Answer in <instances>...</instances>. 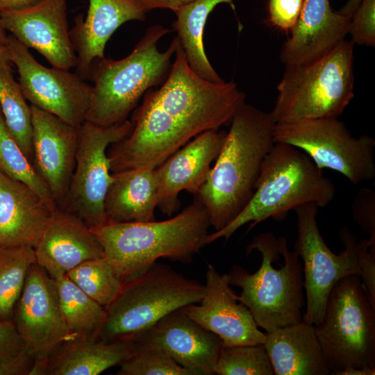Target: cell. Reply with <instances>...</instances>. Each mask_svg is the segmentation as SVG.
Returning a JSON list of instances; mask_svg holds the SVG:
<instances>
[{"label":"cell","instance_id":"cell-44","mask_svg":"<svg viewBox=\"0 0 375 375\" xmlns=\"http://www.w3.org/2000/svg\"><path fill=\"white\" fill-rule=\"evenodd\" d=\"M362 0H348L346 4L338 11L340 14L351 17Z\"/></svg>","mask_w":375,"mask_h":375},{"label":"cell","instance_id":"cell-32","mask_svg":"<svg viewBox=\"0 0 375 375\" xmlns=\"http://www.w3.org/2000/svg\"><path fill=\"white\" fill-rule=\"evenodd\" d=\"M66 275L104 308L115 300L124 285L105 257L88 260Z\"/></svg>","mask_w":375,"mask_h":375},{"label":"cell","instance_id":"cell-16","mask_svg":"<svg viewBox=\"0 0 375 375\" xmlns=\"http://www.w3.org/2000/svg\"><path fill=\"white\" fill-rule=\"evenodd\" d=\"M206 279L200 303L183 307V312L219 336L224 346L264 344L266 333L259 330L247 307L239 301L227 274H221L209 265Z\"/></svg>","mask_w":375,"mask_h":375},{"label":"cell","instance_id":"cell-14","mask_svg":"<svg viewBox=\"0 0 375 375\" xmlns=\"http://www.w3.org/2000/svg\"><path fill=\"white\" fill-rule=\"evenodd\" d=\"M12 320L35 358L33 365L76 338L62 314L55 280L36 262L28 270Z\"/></svg>","mask_w":375,"mask_h":375},{"label":"cell","instance_id":"cell-46","mask_svg":"<svg viewBox=\"0 0 375 375\" xmlns=\"http://www.w3.org/2000/svg\"><path fill=\"white\" fill-rule=\"evenodd\" d=\"M8 35L6 33V31L0 25V45L5 46L6 44Z\"/></svg>","mask_w":375,"mask_h":375},{"label":"cell","instance_id":"cell-12","mask_svg":"<svg viewBox=\"0 0 375 375\" xmlns=\"http://www.w3.org/2000/svg\"><path fill=\"white\" fill-rule=\"evenodd\" d=\"M131 128L128 119L108 126L85 121L79 126L75 168L59 209L90 228L107 222L104 202L112 181L108 149L128 136Z\"/></svg>","mask_w":375,"mask_h":375},{"label":"cell","instance_id":"cell-37","mask_svg":"<svg viewBox=\"0 0 375 375\" xmlns=\"http://www.w3.org/2000/svg\"><path fill=\"white\" fill-rule=\"evenodd\" d=\"M354 249L365 290L375 306V246H370L367 239L356 240Z\"/></svg>","mask_w":375,"mask_h":375},{"label":"cell","instance_id":"cell-19","mask_svg":"<svg viewBox=\"0 0 375 375\" xmlns=\"http://www.w3.org/2000/svg\"><path fill=\"white\" fill-rule=\"evenodd\" d=\"M137 340L157 344L192 375L214 374L223 346L219 336L192 319L182 308L165 315Z\"/></svg>","mask_w":375,"mask_h":375},{"label":"cell","instance_id":"cell-30","mask_svg":"<svg viewBox=\"0 0 375 375\" xmlns=\"http://www.w3.org/2000/svg\"><path fill=\"white\" fill-rule=\"evenodd\" d=\"M35 262L32 247L0 246V319H12L28 270Z\"/></svg>","mask_w":375,"mask_h":375},{"label":"cell","instance_id":"cell-10","mask_svg":"<svg viewBox=\"0 0 375 375\" xmlns=\"http://www.w3.org/2000/svg\"><path fill=\"white\" fill-rule=\"evenodd\" d=\"M274 141L300 149L319 169L340 173L353 185L375 176L374 139L367 135L353 136L336 117L276 123Z\"/></svg>","mask_w":375,"mask_h":375},{"label":"cell","instance_id":"cell-23","mask_svg":"<svg viewBox=\"0 0 375 375\" xmlns=\"http://www.w3.org/2000/svg\"><path fill=\"white\" fill-rule=\"evenodd\" d=\"M54 211L26 185L0 172V246L34 247Z\"/></svg>","mask_w":375,"mask_h":375},{"label":"cell","instance_id":"cell-40","mask_svg":"<svg viewBox=\"0 0 375 375\" xmlns=\"http://www.w3.org/2000/svg\"><path fill=\"white\" fill-rule=\"evenodd\" d=\"M34 361L33 355L26 349L15 358L0 363V375H30Z\"/></svg>","mask_w":375,"mask_h":375},{"label":"cell","instance_id":"cell-3","mask_svg":"<svg viewBox=\"0 0 375 375\" xmlns=\"http://www.w3.org/2000/svg\"><path fill=\"white\" fill-rule=\"evenodd\" d=\"M210 222L194 196L193 202L164 221L106 222L90 228L104 257L123 283L145 272L160 258L188 263L206 244Z\"/></svg>","mask_w":375,"mask_h":375},{"label":"cell","instance_id":"cell-11","mask_svg":"<svg viewBox=\"0 0 375 375\" xmlns=\"http://www.w3.org/2000/svg\"><path fill=\"white\" fill-rule=\"evenodd\" d=\"M318 206L306 203L294 209L297 237L294 251L303 261L306 311L303 321L316 325L323 317L327 298L335 283L348 275L360 276L354 249L356 235L347 227L339 231L344 249L333 253L325 243L317 226Z\"/></svg>","mask_w":375,"mask_h":375},{"label":"cell","instance_id":"cell-5","mask_svg":"<svg viewBox=\"0 0 375 375\" xmlns=\"http://www.w3.org/2000/svg\"><path fill=\"white\" fill-rule=\"evenodd\" d=\"M285 240L271 232L258 234L246 249L247 255L254 250L260 253L258 269L250 273L233 265L227 274L229 284L242 290L239 301L266 333L303 320L302 263L297 253L288 248Z\"/></svg>","mask_w":375,"mask_h":375},{"label":"cell","instance_id":"cell-6","mask_svg":"<svg viewBox=\"0 0 375 375\" xmlns=\"http://www.w3.org/2000/svg\"><path fill=\"white\" fill-rule=\"evenodd\" d=\"M170 29L162 25L149 27L132 52L120 60H96L89 78L93 83L85 121L102 126L123 122L138 106L145 92L167 78L178 43L175 37L166 51L158 42Z\"/></svg>","mask_w":375,"mask_h":375},{"label":"cell","instance_id":"cell-4","mask_svg":"<svg viewBox=\"0 0 375 375\" xmlns=\"http://www.w3.org/2000/svg\"><path fill=\"white\" fill-rule=\"evenodd\" d=\"M335 196L331 181L304 152L287 144L274 143L265 158L247 206L227 226L209 233L206 244L219 238L227 242L248 223L249 231L268 218L282 221L288 212L306 203L324 207Z\"/></svg>","mask_w":375,"mask_h":375},{"label":"cell","instance_id":"cell-38","mask_svg":"<svg viewBox=\"0 0 375 375\" xmlns=\"http://www.w3.org/2000/svg\"><path fill=\"white\" fill-rule=\"evenodd\" d=\"M303 0H269L271 24L283 31H291L299 17Z\"/></svg>","mask_w":375,"mask_h":375},{"label":"cell","instance_id":"cell-41","mask_svg":"<svg viewBox=\"0 0 375 375\" xmlns=\"http://www.w3.org/2000/svg\"><path fill=\"white\" fill-rule=\"evenodd\" d=\"M194 0H138L141 8L147 13L156 8L169 9L174 12Z\"/></svg>","mask_w":375,"mask_h":375},{"label":"cell","instance_id":"cell-27","mask_svg":"<svg viewBox=\"0 0 375 375\" xmlns=\"http://www.w3.org/2000/svg\"><path fill=\"white\" fill-rule=\"evenodd\" d=\"M220 3H228L234 7L233 0H194L174 12L176 19L172 23L192 70L203 79L215 83H222L225 81L208 59L203 44V33L208 16Z\"/></svg>","mask_w":375,"mask_h":375},{"label":"cell","instance_id":"cell-29","mask_svg":"<svg viewBox=\"0 0 375 375\" xmlns=\"http://www.w3.org/2000/svg\"><path fill=\"white\" fill-rule=\"evenodd\" d=\"M0 108L6 126L26 157L33 164L32 115L10 65L0 62Z\"/></svg>","mask_w":375,"mask_h":375},{"label":"cell","instance_id":"cell-42","mask_svg":"<svg viewBox=\"0 0 375 375\" xmlns=\"http://www.w3.org/2000/svg\"><path fill=\"white\" fill-rule=\"evenodd\" d=\"M41 0H0V12L31 6Z\"/></svg>","mask_w":375,"mask_h":375},{"label":"cell","instance_id":"cell-20","mask_svg":"<svg viewBox=\"0 0 375 375\" xmlns=\"http://www.w3.org/2000/svg\"><path fill=\"white\" fill-rule=\"evenodd\" d=\"M33 249L36 263L53 279L88 260L104 257L103 249L91 228L59 208Z\"/></svg>","mask_w":375,"mask_h":375},{"label":"cell","instance_id":"cell-34","mask_svg":"<svg viewBox=\"0 0 375 375\" xmlns=\"http://www.w3.org/2000/svg\"><path fill=\"white\" fill-rule=\"evenodd\" d=\"M213 371L219 375L274 374L263 344L223 345Z\"/></svg>","mask_w":375,"mask_h":375},{"label":"cell","instance_id":"cell-25","mask_svg":"<svg viewBox=\"0 0 375 375\" xmlns=\"http://www.w3.org/2000/svg\"><path fill=\"white\" fill-rule=\"evenodd\" d=\"M276 375H328L315 326L301 321L266 333L264 343Z\"/></svg>","mask_w":375,"mask_h":375},{"label":"cell","instance_id":"cell-33","mask_svg":"<svg viewBox=\"0 0 375 375\" xmlns=\"http://www.w3.org/2000/svg\"><path fill=\"white\" fill-rule=\"evenodd\" d=\"M118 375H192L157 344L134 341L130 357L120 365Z\"/></svg>","mask_w":375,"mask_h":375},{"label":"cell","instance_id":"cell-7","mask_svg":"<svg viewBox=\"0 0 375 375\" xmlns=\"http://www.w3.org/2000/svg\"><path fill=\"white\" fill-rule=\"evenodd\" d=\"M354 44L344 40L317 59L285 66L270 112L274 122L338 118L354 96Z\"/></svg>","mask_w":375,"mask_h":375},{"label":"cell","instance_id":"cell-2","mask_svg":"<svg viewBox=\"0 0 375 375\" xmlns=\"http://www.w3.org/2000/svg\"><path fill=\"white\" fill-rule=\"evenodd\" d=\"M231 127L206 182L194 195L205 206L210 225L219 231L251 199L261 166L275 143L270 112L244 103Z\"/></svg>","mask_w":375,"mask_h":375},{"label":"cell","instance_id":"cell-15","mask_svg":"<svg viewBox=\"0 0 375 375\" xmlns=\"http://www.w3.org/2000/svg\"><path fill=\"white\" fill-rule=\"evenodd\" d=\"M67 0H41L29 7L0 12V25L28 49L42 55L52 67H76L70 38Z\"/></svg>","mask_w":375,"mask_h":375},{"label":"cell","instance_id":"cell-13","mask_svg":"<svg viewBox=\"0 0 375 375\" xmlns=\"http://www.w3.org/2000/svg\"><path fill=\"white\" fill-rule=\"evenodd\" d=\"M19 74V83L31 105L49 112L64 122L80 126L88 110L92 85L77 73L47 67L12 35L5 45Z\"/></svg>","mask_w":375,"mask_h":375},{"label":"cell","instance_id":"cell-43","mask_svg":"<svg viewBox=\"0 0 375 375\" xmlns=\"http://www.w3.org/2000/svg\"><path fill=\"white\" fill-rule=\"evenodd\" d=\"M375 368L365 367L362 368L347 367L336 373L335 375H374Z\"/></svg>","mask_w":375,"mask_h":375},{"label":"cell","instance_id":"cell-31","mask_svg":"<svg viewBox=\"0 0 375 375\" xmlns=\"http://www.w3.org/2000/svg\"><path fill=\"white\" fill-rule=\"evenodd\" d=\"M0 172L33 190L52 210L58 206L51 192L9 132L0 108Z\"/></svg>","mask_w":375,"mask_h":375},{"label":"cell","instance_id":"cell-18","mask_svg":"<svg viewBox=\"0 0 375 375\" xmlns=\"http://www.w3.org/2000/svg\"><path fill=\"white\" fill-rule=\"evenodd\" d=\"M33 165L56 203H62L75 168L79 126L30 105Z\"/></svg>","mask_w":375,"mask_h":375},{"label":"cell","instance_id":"cell-45","mask_svg":"<svg viewBox=\"0 0 375 375\" xmlns=\"http://www.w3.org/2000/svg\"><path fill=\"white\" fill-rule=\"evenodd\" d=\"M0 62L10 65V55L6 46L0 45Z\"/></svg>","mask_w":375,"mask_h":375},{"label":"cell","instance_id":"cell-8","mask_svg":"<svg viewBox=\"0 0 375 375\" xmlns=\"http://www.w3.org/2000/svg\"><path fill=\"white\" fill-rule=\"evenodd\" d=\"M205 290L204 284L156 262L124 283L117 297L105 308L97 338L134 341L167 314L200 303Z\"/></svg>","mask_w":375,"mask_h":375},{"label":"cell","instance_id":"cell-26","mask_svg":"<svg viewBox=\"0 0 375 375\" xmlns=\"http://www.w3.org/2000/svg\"><path fill=\"white\" fill-rule=\"evenodd\" d=\"M158 203L155 169H133L112 173L104 202L107 222L155 221Z\"/></svg>","mask_w":375,"mask_h":375},{"label":"cell","instance_id":"cell-1","mask_svg":"<svg viewBox=\"0 0 375 375\" xmlns=\"http://www.w3.org/2000/svg\"><path fill=\"white\" fill-rule=\"evenodd\" d=\"M244 103L233 81L215 83L194 72L178 42L167 78L145 92L128 136L109 147L111 173L155 169L192 138L231 123Z\"/></svg>","mask_w":375,"mask_h":375},{"label":"cell","instance_id":"cell-24","mask_svg":"<svg viewBox=\"0 0 375 375\" xmlns=\"http://www.w3.org/2000/svg\"><path fill=\"white\" fill-rule=\"evenodd\" d=\"M134 341L78 338L61 345L30 375H97L120 365L133 352Z\"/></svg>","mask_w":375,"mask_h":375},{"label":"cell","instance_id":"cell-21","mask_svg":"<svg viewBox=\"0 0 375 375\" xmlns=\"http://www.w3.org/2000/svg\"><path fill=\"white\" fill-rule=\"evenodd\" d=\"M350 20L333 11L329 0H303L291 36L282 46L281 60L288 66L322 57L345 40Z\"/></svg>","mask_w":375,"mask_h":375},{"label":"cell","instance_id":"cell-35","mask_svg":"<svg viewBox=\"0 0 375 375\" xmlns=\"http://www.w3.org/2000/svg\"><path fill=\"white\" fill-rule=\"evenodd\" d=\"M349 33L354 44H375V0H362L351 17Z\"/></svg>","mask_w":375,"mask_h":375},{"label":"cell","instance_id":"cell-28","mask_svg":"<svg viewBox=\"0 0 375 375\" xmlns=\"http://www.w3.org/2000/svg\"><path fill=\"white\" fill-rule=\"evenodd\" d=\"M54 280L60 310L70 331L76 338H97L106 317L105 308L66 274Z\"/></svg>","mask_w":375,"mask_h":375},{"label":"cell","instance_id":"cell-9","mask_svg":"<svg viewBox=\"0 0 375 375\" xmlns=\"http://www.w3.org/2000/svg\"><path fill=\"white\" fill-rule=\"evenodd\" d=\"M315 331L331 374L347 367L375 368V306L358 275L335 283Z\"/></svg>","mask_w":375,"mask_h":375},{"label":"cell","instance_id":"cell-17","mask_svg":"<svg viewBox=\"0 0 375 375\" xmlns=\"http://www.w3.org/2000/svg\"><path fill=\"white\" fill-rule=\"evenodd\" d=\"M226 132L206 131L186 143L155 169L158 207L172 216L180 207L178 194L185 190L197 195L207 181L211 164L216 160Z\"/></svg>","mask_w":375,"mask_h":375},{"label":"cell","instance_id":"cell-22","mask_svg":"<svg viewBox=\"0 0 375 375\" xmlns=\"http://www.w3.org/2000/svg\"><path fill=\"white\" fill-rule=\"evenodd\" d=\"M146 12L138 0H89L85 18L79 15L69 31L77 57V74L88 78L93 63L105 57L106 43L123 24L143 21Z\"/></svg>","mask_w":375,"mask_h":375},{"label":"cell","instance_id":"cell-39","mask_svg":"<svg viewBox=\"0 0 375 375\" xmlns=\"http://www.w3.org/2000/svg\"><path fill=\"white\" fill-rule=\"evenodd\" d=\"M26 349L13 321L0 319V363L15 358Z\"/></svg>","mask_w":375,"mask_h":375},{"label":"cell","instance_id":"cell-36","mask_svg":"<svg viewBox=\"0 0 375 375\" xmlns=\"http://www.w3.org/2000/svg\"><path fill=\"white\" fill-rule=\"evenodd\" d=\"M354 221L361 230L369 235L370 246H375V192L371 188H362L358 192L352 204Z\"/></svg>","mask_w":375,"mask_h":375}]
</instances>
